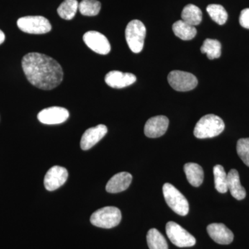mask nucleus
<instances>
[{"instance_id":"2eb2a0df","label":"nucleus","mask_w":249,"mask_h":249,"mask_svg":"<svg viewBox=\"0 0 249 249\" xmlns=\"http://www.w3.org/2000/svg\"><path fill=\"white\" fill-rule=\"evenodd\" d=\"M137 77L133 73H124L120 71H111L105 77V81L112 88L121 89L134 84Z\"/></svg>"},{"instance_id":"6ab92c4d","label":"nucleus","mask_w":249,"mask_h":249,"mask_svg":"<svg viewBox=\"0 0 249 249\" xmlns=\"http://www.w3.org/2000/svg\"><path fill=\"white\" fill-rule=\"evenodd\" d=\"M173 30L175 36L183 40H192L196 34V28L183 20L175 22L173 26Z\"/></svg>"},{"instance_id":"bb28decb","label":"nucleus","mask_w":249,"mask_h":249,"mask_svg":"<svg viewBox=\"0 0 249 249\" xmlns=\"http://www.w3.org/2000/svg\"><path fill=\"white\" fill-rule=\"evenodd\" d=\"M237 155L245 165L249 167V138L240 139L237 143Z\"/></svg>"},{"instance_id":"ddd939ff","label":"nucleus","mask_w":249,"mask_h":249,"mask_svg":"<svg viewBox=\"0 0 249 249\" xmlns=\"http://www.w3.org/2000/svg\"><path fill=\"white\" fill-rule=\"evenodd\" d=\"M107 128L104 124H98L96 127L87 129L82 136L80 147L82 150H88L94 146L106 135Z\"/></svg>"},{"instance_id":"a211bd4d","label":"nucleus","mask_w":249,"mask_h":249,"mask_svg":"<svg viewBox=\"0 0 249 249\" xmlns=\"http://www.w3.org/2000/svg\"><path fill=\"white\" fill-rule=\"evenodd\" d=\"M188 182L192 186L199 187L202 184L204 181V170L200 165L195 163H188L183 167Z\"/></svg>"},{"instance_id":"b1692460","label":"nucleus","mask_w":249,"mask_h":249,"mask_svg":"<svg viewBox=\"0 0 249 249\" xmlns=\"http://www.w3.org/2000/svg\"><path fill=\"white\" fill-rule=\"evenodd\" d=\"M214 185L219 193H226L228 191L227 175L221 165H216L213 168Z\"/></svg>"},{"instance_id":"412c9836","label":"nucleus","mask_w":249,"mask_h":249,"mask_svg":"<svg viewBox=\"0 0 249 249\" xmlns=\"http://www.w3.org/2000/svg\"><path fill=\"white\" fill-rule=\"evenodd\" d=\"M147 242L150 249H168L164 236L156 229H150L147 232Z\"/></svg>"},{"instance_id":"9d476101","label":"nucleus","mask_w":249,"mask_h":249,"mask_svg":"<svg viewBox=\"0 0 249 249\" xmlns=\"http://www.w3.org/2000/svg\"><path fill=\"white\" fill-rule=\"evenodd\" d=\"M68 178V172L63 167L55 165L46 174L44 184L49 191H53L61 187Z\"/></svg>"},{"instance_id":"f03ea898","label":"nucleus","mask_w":249,"mask_h":249,"mask_svg":"<svg viewBox=\"0 0 249 249\" xmlns=\"http://www.w3.org/2000/svg\"><path fill=\"white\" fill-rule=\"evenodd\" d=\"M225 128V124L220 117L214 114H207L196 123L194 135L197 139L213 138L219 135Z\"/></svg>"},{"instance_id":"6e6552de","label":"nucleus","mask_w":249,"mask_h":249,"mask_svg":"<svg viewBox=\"0 0 249 249\" xmlns=\"http://www.w3.org/2000/svg\"><path fill=\"white\" fill-rule=\"evenodd\" d=\"M168 83L174 89L178 91H188L197 86L198 80L194 75L188 72L175 70L168 76Z\"/></svg>"},{"instance_id":"f8f14e48","label":"nucleus","mask_w":249,"mask_h":249,"mask_svg":"<svg viewBox=\"0 0 249 249\" xmlns=\"http://www.w3.org/2000/svg\"><path fill=\"white\" fill-rule=\"evenodd\" d=\"M169 120L165 116H157L147 120L144 127V133L149 138H158L166 132Z\"/></svg>"},{"instance_id":"20e7f679","label":"nucleus","mask_w":249,"mask_h":249,"mask_svg":"<svg viewBox=\"0 0 249 249\" xmlns=\"http://www.w3.org/2000/svg\"><path fill=\"white\" fill-rule=\"evenodd\" d=\"M165 200L174 212L186 216L189 212V204L186 198L173 185L166 183L163 186Z\"/></svg>"},{"instance_id":"4be33fe9","label":"nucleus","mask_w":249,"mask_h":249,"mask_svg":"<svg viewBox=\"0 0 249 249\" xmlns=\"http://www.w3.org/2000/svg\"><path fill=\"white\" fill-rule=\"evenodd\" d=\"M201 52L202 53H206L210 60H213L221 56L222 45L217 40L206 39L201 46Z\"/></svg>"},{"instance_id":"dca6fc26","label":"nucleus","mask_w":249,"mask_h":249,"mask_svg":"<svg viewBox=\"0 0 249 249\" xmlns=\"http://www.w3.org/2000/svg\"><path fill=\"white\" fill-rule=\"evenodd\" d=\"M132 181L130 173L122 172L114 175L106 185V191L109 193H121L129 188Z\"/></svg>"},{"instance_id":"39448f33","label":"nucleus","mask_w":249,"mask_h":249,"mask_svg":"<svg viewBox=\"0 0 249 249\" xmlns=\"http://www.w3.org/2000/svg\"><path fill=\"white\" fill-rule=\"evenodd\" d=\"M145 35L146 29L143 23L138 19H134L129 22L125 29V38L132 52L139 53L142 52Z\"/></svg>"},{"instance_id":"f257e3e1","label":"nucleus","mask_w":249,"mask_h":249,"mask_svg":"<svg viewBox=\"0 0 249 249\" xmlns=\"http://www.w3.org/2000/svg\"><path fill=\"white\" fill-rule=\"evenodd\" d=\"M22 67L29 83L38 89H53L63 80V70L60 64L45 54H26Z\"/></svg>"},{"instance_id":"aec40b11","label":"nucleus","mask_w":249,"mask_h":249,"mask_svg":"<svg viewBox=\"0 0 249 249\" xmlns=\"http://www.w3.org/2000/svg\"><path fill=\"white\" fill-rule=\"evenodd\" d=\"M181 18L185 22L195 27L199 25L202 20V12L196 5L188 4L183 9Z\"/></svg>"},{"instance_id":"f3484780","label":"nucleus","mask_w":249,"mask_h":249,"mask_svg":"<svg viewBox=\"0 0 249 249\" xmlns=\"http://www.w3.org/2000/svg\"><path fill=\"white\" fill-rule=\"evenodd\" d=\"M227 179L228 189L231 196L237 200L245 199L247 193L245 188L241 185L238 172L235 169L231 170L227 175Z\"/></svg>"},{"instance_id":"4468645a","label":"nucleus","mask_w":249,"mask_h":249,"mask_svg":"<svg viewBox=\"0 0 249 249\" xmlns=\"http://www.w3.org/2000/svg\"><path fill=\"white\" fill-rule=\"evenodd\" d=\"M207 232L211 238L219 245H230L233 241V233L224 224H210L207 227Z\"/></svg>"},{"instance_id":"423d86ee","label":"nucleus","mask_w":249,"mask_h":249,"mask_svg":"<svg viewBox=\"0 0 249 249\" xmlns=\"http://www.w3.org/2000/svg\"><path fill=\"white\" fill-rule=\"evenodd\" d=\"M18 27L21 31L30 34H45L52 30V25L42 16H26L18 19Z\"/></svg>"},{"instance_id":"cd10ccee","label":"nucleus","mask_w":249,"mask_h":249,"mask_svg":"<svg viewBox=\"0 0 249 249\" xmlns=\"http://www.w3.org/2000/svg\"><path fill=\"white\" fill-rule=\"evenodd\" d=\"M239 20L242 27L249 29V9L242 10Z\"/></svg>"},{"instance_id":"5701e85b","label":"nucleus","mask_w":249,"mask_h":249,"mask_svg":"<svg viewBox=\"0 0 249 249\" xmlns=\"http://www.w3.org/2000/svg\"><path fill=\"white\" fill-rule=\"evenodd\" d=\"M78 4L77 0H65L59 6L58 14L60 18L66 20H70L74 18L78 9Z\"/></svg>"},{"instance_id":"0eeeda50","label":"nucleus","mask_w":249,"mask_h":249,"mask_svg":"<svg viewBox=\"0 0 249 249\" xmlns=\"http://www.w3.org/2000/svg\"><path fill=\"white\" fill-rule=\"evenodd\" d=\"M167 236L172 243L180 248L193 247L196 244L194 236L181 226L174 222L167 223L165 227Z\"/></svg>"},{"instance_id":"1a4fd4ad","label":"nucleus","mask_w":249,"mask_h":249,"mask_svg":"<svg viewBox=\"0 0 249 249\" xmlns=\"http://www.w3.org/2000/svg\"><path fill=\"white\" fill-rule=\"evenodd\" d=\"M83 40L86 45L96 53L107 55L111 51V45L107 37L97 31L85 33Z\"/></svg>"},{"instance_id":"a878e982","label":"nucleus","mask_w":249,"mask_h":249,"mask_svg":"<svg viewBox=\"0 0 249 249\" xmlns=\"http://www.w3.org/2000/svg\"><path fill=\"white\" fill-rule=\"evenodd\" d=\"M101 8V2L97 0H83L78 6L80 14L85 16H97Z\"/></svg>"},{"instance_id":"7ed1b4c3","label":"nucleus","mask_w":249,"mask_h":249,"mask_svg":"<svg viewBox=\"0 0 249 249\" xmlns=\"http://www.w3.org/2000/svg\"><path fill=\"white\" fill-rule=\"evenodd\" d=\"M121 219L120 210L114 206H107L93 213L90 218V222L95 227L111 229L119 225Z\"/></svg>"},{"instance_id":"393cba45","label":"nucleus","mask_w":249,"mask_h":249,"mask_svg":"<svg viewBox=\"0 0 249 249\" xmlns=\"http://www.w3.org/2000/svg\"><path fill=\"white\" fill-rule=\"evenodd\" d=\"M206 11L211 19L219 25H223L227 22L228 14L222 5L210 4L206 8Z\"/></svg>"},{"instance_id":"9b49d317","label":"nucleus","mask_w":249,"mask_h":249,"mask_svg":"<svg viewBox=\"0 0 249 249\" xmlns=\"http://www.w3.org/2000/svg\"><path fill=\"white\" fill-rule=\"evenodd\" d=\"M69 116L70 113L65 108L51 107L42 109L37 115V119L43 124H57L65 122Z\"/></svg>"},{"instance_id":"c85d7f7f","label":"nucleus","mask_w":249,"mask_h":249,"mask_svg":"<svg viewBox=\"0 0 249 249\" xmlns=\"http://www.w3.org/2000/svg\"><path fill=\"white\" fill-rule=\"evenodd\" d=\"M5 40V35L2 31L0 30V45L3 43Z\"/></svg>"}]
</instances>
